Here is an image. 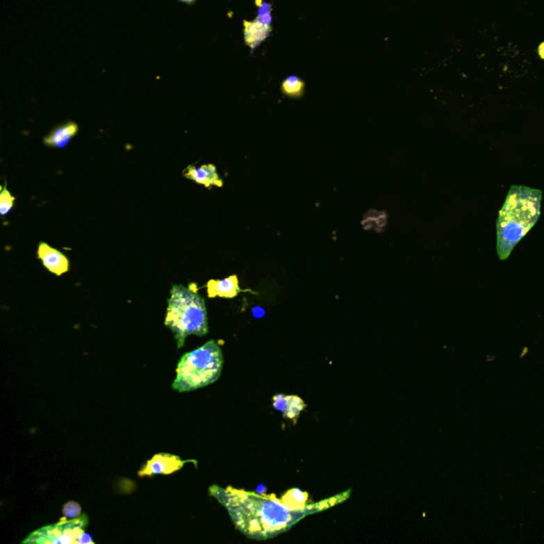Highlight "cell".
I'll use <instances>...</instances> for the list:
<instances>
[{
  "label": "cell",
  "mask_w": 544,
  "mask_h": 544,
  "mask_svg": "<svg viewBox=\"0 0 544 544\" xmlns=\"http://www.w3.org/2000/svg\"><path fill=\"white\" fill-rule=\"evenodd\" d=\"M208 493L226 509L238 531L251 539L267 540L289 531L306 516L343 503L349 499L351 491L305 507H292L274 495H258L231 486L212 485Z\"/></svg>",
  "instance_id": "obj_1"
},
{
  "label": "cell",
  "mask_w": 544,
  "mask_h": 544,
  "mask_svg": "<svg viewBox=\"0 0 544 544\" xmlns=\"http://www.w3.org/2000/svg\"><path fill=\"white\" fill-rule=\"evenodd\" d=\"M541 200L540 190L511 186L497 222V250L500 260H507L513 248L537 224L541 212Z\"/></svg>",
  "instance_id": "obj_2"
},
{
  "label": "cell",
  "mask_w": 544,
  "mask_h": 544,
  "mask_svg": "<svg viewBox=\"0 0 544 544\" xmlns=\"http://www.w3.org/2000/svg\"><path fill=\"white\" fill-rule=\"evenodd\" d=\"M165 325L174 333L179 349H182L190 335L204 336L208 333L206 301L198 294V287L174 285L168 299Z\"/></svg>",
  "instance_id": "obj_3"
},
{
  "label": "cell",
  "mask_w": 544,
  "mask_h": 544,
  "mask_svg": "<svg viewBox=\"0 0 544 544\" xmlns=\"http://www.w3.org/2000/svg\"><path fill=\"white\" fill-rule=\"evenodd\" d=\"M224 367L222 348L215 340L186 353L176 366L172 389L178 393H190L204 388L220 379Z\"/></svg>",
  "instance_id": "obj_4"
},
{
  "label": "cell",
  "mask_w": 544,
  "mask_h": 544,
  "mask_svg": "<svg viewBox=\"0 0 544 544\" xmlns=\"http://www.w3.org/2000/svg\"><path fill=\"white\" fill-rule=\"evenodd\" d=\"M88 525V518L85 513H81L75 518H62L59 522L30 534L24 544H72L77 543L78 539L83 535Z\"/></svg>",
  "instance_id": "obj_5"
},
{
  "label": "cell",
  "mask_w": 544,
  "mask_h": 544,
  "mask_svg": "<svg viewBox=\"0 0 544 544\" xmlns=\"http://www.w3.org/2000/svg\"><path fill=\"white\" fill-rule=\"evenodd\" d=\"M188 463H192L197 465V461L194 459H188L183 461L176 455L168 454V453H158L154 455L151 459L147 461V463L140 470L138 477H156V475H170L172 473L180 471L184 465Z\"/></svg>",
  "instance_id": "obj_6"
},
{
  "label": "cell",
  "mask_w": 544,
  "mask_h": 544,
  "mask_svg": "<svg viewBox=\"0 0 544 544\" xmlns=\"http://www.w3.org/2000/svg\"><path fill=\"white\" fill-rule=\"evenodd\" d=\"M38 256L48 271L57 277L69 270V261L61 251L51 248L46 242H41L38 249Z\"/></svg>",
  "instance_id": "obj_7"
},
{
  "label": "cell",
  "mask_w": 544,
  "mask_h": 544,
  "mask_svg": "<svg viewBox=\"0 0 544 544\" xmlns=\"http://www.w3.org/2000/svg\"><path fill=\"white\" fill-rule=\"evenodd\" d=\"M184 176L194 181L197 184H201L208 188L213 186H218V188L224 186V181L220 179L216 167L213 164L201 165L200 167L188 166L184 170Z\"/></svg>",
  "instance_id": "obj_8"
},
{
  "label": "cell",
  "mask_w": 544,
  "mask_h": 544,
  "mask_svg": "<svg viewBox=\"0 0 544 544\" xmlns=\"http://www.w3.org/2000/svg\"><path fill=\"white\" fill-rule=\"evenodd\" d=\"M206 290H208V298L233 299L238 296L240 292H244L240 287V281L238 276L228 277L224 280H210L206 284Z\"/></svg>",
  "instance_id": "obj_9"
},
{
  "label": "cell",
  "mask_w": 544,
  "mask_h": 544,
  "mask_svg": "<svg viewBox=\"0 0 544 544\" xmlns=\"http://www.w3.org/2000/svg\"><path fill=\"white\" fill-rule=\"evenodd\" d=\"M272 404L274 409L283 413L284 418L292 420H296L305 409L304 401L297 395H285L280 393L272 397Z\"/></svg>",
  "instance_id": "obj_10"
},
{
  "label": "cell",
  "mask_w": 544,
  "mask_h": 544,
  "mask_svg": "<svg viewBox=\"0 0 544 544\" xmlns=\"http://www.w3.org/2000/svg\"><path fill=\"white\" fill-rule=\"evenodd\" d=\"M271 32V26L258 21V18L252 22L244 21V40L247 46L254 50L258 48Z\"/></svg>",
  "instance_id": "obj_11"
},
{
  "label": "cell",
  "mask_w": 544,
  "mask_h": 544,
  "mask_svg": "<svg viewBox=\"0 0 544 544\" xmlns=\"http://www.w3.org/2000/svg\"><path fill=\"white\" fill-rule=\"evenodd\" d=\"M78 124L76 122H66L62 126H57L56 129L50 132L49 135L44 138V144L54 148H64L67 146L74 136L77 134Z\"/></svg>",
  "instance_id": "obj_12"
},
{
  "label": "cell",
  "mask_w": 544,
  "mask_h": 544,
  "mask_svg": "<svg viewBox=\"0 0 544 544\" xmlns=\"http://www.w3.org/2000/svg\"><path fill=\"white\" fill-rule=\"evenodd\" d=\"M304 81L297 76H289L282 83V92L289 97H301L304 90Z\"/></svg>",
  "instance_id": "obj_13"
},
{
  "label": "cell",
  "mask_w": 544,
  "mask_h": 544,
  "mask_svg": "<svg viewBox=\"0 0 544 544\" xmlns=\"http://www.w3.org/2000/svg\"><path fill=\"white\" fill-rule=\"evenodd\" d=\"M282 499L286 502L288 505L292 506V507H305L308 505L307 501H308V495L306 493H303L300 489H292L288 493H285L283 495Z\"/></svg>",
  "instance_id": "obj_14"
},
{
  "label": "cell",
  "mask_w": 544,
  "mask_h": 544,
  "mask_svg": "<svg viewBox=\"0 0 544 544\" xmlns=\"http://www.w3.org/2000/svg\"><path fill=\"white\" fill-rule=\"evenodd\" d=\"M14 200L15 198L7 190V186H3L1 188V192H0V214L1 216L9 214L10 211L13 208Z\"/></svg>",
  "instance_id": "obj_15"
},
{
  "label": "cell",
  "mask_w": 544,
  "mask_h": 544,
  "mask_svg": "<svg viewBox=\"0 0 544 544\" xmlns=\"http://www.w3.org/2000/svg\"><path fill=\"white\" fill-rule=\"evenodd\" d=\"M256 6L258 8V19L266 25L271 26V5L266 3L264 0H256Z\"/></svg>",
  "instance_id": "obj_16"
},
{
  "label": "cell",
  "mask_w": 544,
  "mask_h": 544,
  "mask_svg": "<svg viewBox=\"0 0 544 544\" xmlns=\"http://www.w3.org/2000/svg\"><path fill=\"white\" fill-rule=\"evenodd\" d=\"M63 513L66 518H75L81 515V509L75 502H69V503L64 505Z\"/></svg>",
  "instance_id": "obj_17"
},
{
  "label": "cell",
  "mask_w": 544,
  "mask_h": 544,
  "mask_svg": "<svg viewBox=\"0 0 544 544\" xmlns=\"http://www.w3.org/2000/svg\"><path fill=\"white\" fill-rule=\"evenodd\" d=\"M83 535L78 539L77 543H93V540L90 539V536H86V538Z\"/></svg>",
  "instance_id": "obj_18"
},
{
  "label": "cell",
  "mask_w": 544,
  "mask_h": 544,
  "mask_svg": "<svg viewBox=\"0 0 544 544\" xmlns=\"http://www.w3.org/2000/svg\"><path fill=\"white\" fill-rule=\"evenodd\" d=\"M538 53H539L540 58L544 60V42L540 44L539 48H538Z\"/></svg>",
  "instance_id": "obj_19"
},
{
  "label": "cell",
  "mask_w": 544,
  "mask_h": 544,
  "mask_svg": "<svg viewBox=\"0 0 544 544\" xmlns=\"http://www.w3.org/2000/svg\"><path fill=\"white\" fill-rule=\"evenodd\" d=\"M182 1H192V0H182Z\"/></svg>",
  "instance_id": "obj_20"
}]
</instances>
